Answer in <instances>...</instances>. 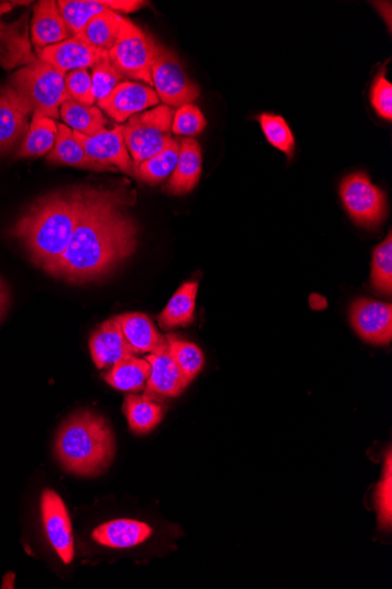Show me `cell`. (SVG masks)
I'll use <instances>...</instances> for the list:
<instances>
[{"label": "cell", "mask_w": 392, "mask_h": 589, "mask_svg": "<svg viewBox=\"0 0 392 589\" xmlns=\"http://www.w3.org/2000/svg\"><path fill=\"white\" fill-rule=\"evenodd\" d=\"M261 129L271 142V146L292 158L295 149V139L286 120L280 116L261 115L259 117Z\"/></svg>", "instance_id": "cell-33"}, {"label": "cell", "mask_w": 392, "mask_h": 589, "mask_svg": "<svg viewBox=\"0 0 392 589\" xmlns=\"http://www.w3.org/2000/svg\"><path fill=\"white\" fill-rule=\"evenodd\" d=\"M9 306V292L2 280H0V318H2Z\"/></svg>", "instance_id": "cell-40"}, {"label": "cell", "mask_w": 392, "mask_h": 589, "mask_svg": "<svg viewBox=\"0 0 392 589\" xmlns=\"http://www.w3.org/2000/svg\"><path fill=\"white\" fill-rule=\"evenodd\" d=\"M57 6L70 38H78L92 18L107 10L102 0H59Z\"/></svg>", "instance_id": "cell-30"}, {"label": "cell", "mask_w": 392, "mask_h": 589, "mask_svg": "<svg viewBox=\"0 0 392 589\" xmlns=\"http://www.w3.org/2000/svg\"><path fill=\"white\" fill-rule=\"evenodd\" d=\"M342 202L356 224L378 226L386 214L384 193L372 185L366 173L358 172L345 178L340 188Z\"/></svg>", "instance_id": "cell-8"}, {"label": "cell", "mask_w": 392, "mask_h": 589, "mask_svg": "<svg viewBox=\"0 0 392 589\" xmlns=\"http://www.w3.org/2000/svg\"><path fill=\"white\" fill-rule=\"evenodd\" d=\"M156 45L150 34L123 18L119 40L109 52V61L122 77L144 82L152 87Z\"/></svg>", "instance_id": "cell-6"}, {"label": "cell", "mask_w": 392, "mask_h": 589, "mask_svg": "<svg viewBox=\"0 0 392 589\" xmlns=\"http://www.w3.org/2000/svg\"><path fill=\"white\" fill-rule=\"evenodd\" d=\"M150 374V363L146 360H139L135 355H131L115 364L105 374L104 379L116 389L140 392L145 389Z\"/></svg>", "instance_id": "cell-25"}, {"label": "cell", "mask_w": 392, "mask_h": 589, "mask_svg": "<svg viewBox=\"0 0 392 589\" xmlns=\"http://www.w3.org/2000/svg\"><path fill=\"white\" fill-rule=\"evenodd\" d=\"M153 529L145 523L131 520H118L97 527L92 537L102 546L111 548H131L145 543Z\"/></svg>", "instance_id": "cell-21"}, {"label": "cell", "mask_w": 392, "mask_h": 589, "mask_svg": "<svg viewBox=\"0 0 392 589\" xmlns=\"http://www.w3.org/2000/svg\"><path fill=\"white\" fill-rule=\"evenodd\" d=\"M123 17L110 9L99 13L78 35L86 44L109 53L119 40Z\"/></svg>", "instance_id": "cell-24"}, {"label": "cell", "mask_w": 392, "mask_h": 589, "mask_svg": "<svg viewBox=\"0 0 392 589\" xmlns=\"http://www.w3.org/2000/svg\"><path fill=\"white\" fill-rule=\"evenodd\" d=\"M91 78L92 94L97 103L109 97L116 90V87L123 82V77L110 63L109 58H106L94 68Z\"/></svg>", "instance_id": "cell-35"}, {"label": "cell", "mask_w": 392, "mask_h": 589, "mask_svg": "<svg viewBox=\"0 0 392 589\" xmlns=\"http://www.w3.org/2000/svg\"><path fill=\"white\" fill-rule=\"evenodd\" d=\"M159 100L151 86L122 82L109 97L98 101V107L117 122L123 124L132 116L157 106Z\"/></svg>", "instance_id": "cell-13"}, {"label": "cell", "mask_w": 392, "mask_h": 589, "mask_svg": "<svg viewBox=\"0 0 392 589\" xmlns=\"http://www.w3.org/2000/svg\"><path fill=\"white\" fill-rule=\"evenodd\" d=\"M166 339L172 358L184 374V377L192 383L205 364L202 350L192 343L182 341L181 338L174 334H167Z\"/></svg>", "instance_id": "cell-31"}, {"label": "cell", "mask_w": 392, "mask_h": 589, "mask_svg": "<svg viewBox=\"0 0 392 589\" xmlns=\"http://www.w3.org/2000/svg\"><path fill=\"white\" fill-rule=\"evenodd\" d=\"M202 169L203 158L199 142L192 138L183 139L179 158L166 185V192L174 195L189 193L198 184Z\"/></svg>", "instance_id": "cell-20"}, {"label": "cell", "mask_w": 392, "mask_h": 589, "mask_svg": "<svg viewBox=\"0 0 392 589\" xmlns=\"http://www.w3.org/2000/svg\"><path fill=\"white\" fill-rule=\"evenodd\" d=\"M174 115L172 107L157 105L154 109L132 116L121 124L124 144L135 169L166 147L172 138Z\"/></svg>", "instance_id": "cell-5"}, {"label": "cell", "mask_w": 392, "mask_h": 589, "mask_svg": "<svg viewBox=\"0 0 392 589\" xmlns=\"http://www.w3.org/2000/svg\"><path fill=\"white\" fill-rule=\"evenodd\" d=\"M104 6L115 12L131 13L140 10L145 6L144 2H137V0H102Z\"/></svg>", "instance_id": "cell-39"}, {"label": "cell", "mask_w": 392, "mask_h": 589, "mask_svg": "<svg viewBox=\"0 0 392 589\" xmlns=\"http://www.w3.org/2000/svg\"><path fill=\"white\" fill-rule=\"evenodd\" d=\"M31 114V107L11 86L0 88V153L26 136Z\"/></svg>", "instance_id": "cell-15"}, {"label": "cell", "mask_w": 392, "mask_h": 589, "mask_svg": "<svg viewBox=\"0 0 392 589\" xmlns=\"http://www.w3.org/2000/svg\"><path fill=\"white\" fill-rule=\"evenodd\" d=\"M65 84L70 99L87 106L95 105L92 78L87 69H77L66 74Z\"/></svg>", "instance_id": "cell-37"}, {"label": "cell", "mask_w": 392, "mask_h": 589, "mask_svg": "<svg viewBox=\"0 0 392 589\" xmlns=\"http://www.w3.org/2000/svg\"><path fill=\"white\" fill-rule=\"evenodd\" d=\"M65 76L56 67L39 60L18 69L10 86L28 103L33 114L58 119L63 104L73 100L67 93Z\"/></svg>", "instance_id": "cell-4"}, {"label": "cell", "mask_w": 392, "mask_h": 589, "mask_svg": "<svg viewBox=\"0 0 392 589\" xmlns=\"http://www.w3.org/2000/svg\"><path fill=\"white\" fill-rule=\"evenodd\" d=\"M31 39L35 51L70 39L57 2L43 0L35 6L31 22Z\"/></svg>", "instance_id": "cell-18"}, {"label": "cell", "mask_w": 392, "mask_h": 589, "mask_svg": "<svg viewBox=\"0 0 392 589\" xmlns=\"http://www.w3.org/2000/svg\"><path fill=\"white\" fill-rule=\"evenodd\" d=\"M129 344L140 353H162L168 349L166 335L157 332L152 320L144 313H128L116 317Z\"/></svg>", "instance_id": "cell-19"}, {"label": "cell", "mask_w": 392, "mask_h": 589, "mask_svg": "<svg viewBox=\"0 0 392 589\" xmlns=\"http://www.w3.org/2000/svg\"><path fill=\"white\" fill-rule=\"evenodd\" d=\"M146 361L151 365V374L145 387V395L151 399L174 398L181 396L190 384L175 364L170 350L149 354Z\"/></svg>", "instance_id": "cell-16"}, {"label": "cell", "mask_w": 392, "mask_h": 589, "mask_svg": "<svg viewBox=\"0 0 392 589\" xmlns=\"http://www.w3.org/2000/svg\"><path fill=\"white\" fill-rule=\"evenodd\" d=\"M207 121L198 107L188 104L182 106L174 115L172 131L176 136L193 137L202 133Z\"/></svg>", "instance_id": "cell-36"}, {"label": "cell", "mask_w": 392, "mask_h": 589, "mask_svg": "<svg viewBox=\"0 0 392 589\" xmlns=\"http://www.w3.org/2000/svg\"><path fill=\"white\" fill-rule=\"evenodd\" d=\"M61 117L66 127L80 135L92 137L106 129L107 120L97 106H87L70 100L61 107Z\"/></svg>", "instance_id": "cell-28"}, {"label": "cell", "mask_w": 392, "mask_h": 589, "mask_svg": "<svg viewBox=\"0 0 392 589\" xmlns=\"http://www.w3.org/2000/svg\"><path fill=\"white\" fill-rule=\"evenodd\" d=\"M122 413L127 416L131 430L139 436L153 431L164 418L163 406L146 396L127 397Z\"/></svg>", "instance_id": "cell-26"}, {"label": "cell", "mask_w": 392, "mask_h": 589, "mask_svg": "<svg viewBox=\"0 0 392 589\" xmlns=\"http://www.w3.org/2000/svg\"><path fill=\"white\" fill-rule=\"evenodd\" d=\"M86 188L48 194L32 204L11 228L26 247L31 260L47 274L73 239L79 222Z\"/></svg>", "instance_id": "cell-2"}, {"label": "cell", "mask_w": 392, "mask_h": 589, "mask_svg": "<svg viewBox=\"0 0 392 589\" xmlns=\"http://www.w3.org/2000/svg\"><path fill=\"white\" fill-rule=\"evenodd\" d=\"M371 283L381 294L386 297L392 292V235L375 248L372 256Z\"/></svg>", "instance_id": "cell-32"}, {"label": "cell", "mask_w": 392, "mask_h": 589, "mask_svg": "<svg viewBox=\"0 0 392 589\" xmlns=\"http://www.w3.org/2000/svg\"><path fill=\"white\" fill-rule=\"evenodd\" d=\"M23 2H0V64L7 69L23 65H31L39 61L31 50L29 42L28 17L7 24L3 17L17 7L26 6Z\"/></svg>", "instance_id": "cell-10"}, {"label": "cell", "mask_w": 392, "mask_h": 589, "mask_svg": "<svg viewBox=\"0 0 392 589\" xmlns=\"http://www.w3.org/2000/svg\"><path fill=\"white\" fill-rule=\"evenodd\" d=\"M88 157L97 163L115 168L123 173L137 176V169L130 152L124 144L122 125H117L113 130H104L92 137H87L74 131Z\"/></svg>", "instance_id": "cell-11"}, {"label": "cell", "mask_w": 392, "mask_h": 589, "mask_svg": "<svg viewBox=\"0 0 392 589\" xmlns=\"http://www.w3.org/2000/svg\"><path fill=\"white\" fill-rule=\"evenodd\" d=\"M375 506L378 510L380 527L385 531L391 529L392 524V457L389 450L385 462L383 478L375 491Z\"/></svg>", "instance_id": "cell-34"}, {"label": "cell", "mask_w": 392, "mask_h": 589, "mask_svg": "<svg viewBox=\"0 0 392 589\" xmlns=\"http://www.w3.org/2000/svg\"><path fill=\"white\" fill-rule=\"evenodd\" d=\"M199 283L189 281L175 292L166 309L159 317V325L164 331L177 328H186L194 321L196 294Z\"/></svg>", "instance_id": "cell-23"}, {"label": "cell", "mask_w": 392, "mask_h": 589, "mask_svg": "<svg viewBox=\"0 0 392 589\" xmlns=\"http://www.w3.org/2000/svg\"><path fill=\"white\" fill-rule=\"evenodd\" d=\"M55 453L68 473L85 478L100 475L116 456L112 428L92 410H78L59 427Z\"/></svg>", "instance_id": "cell-3"}, {"label": "cell", "mask_w": 392, "mask_h": 589, "mask_svg": "<svg viewBox=\"0 0 392 589\" xmlns=\"http://www.w3.org/2000/svg\"><path fill=\"white\" fill-rule=\"evenodd\" d=\"M152 81L160 100L170 107H182L199 98V87L193 83L175 53L157 44L152 65Z\"/></svg>", "instance_id": "cell-7"}, {"label": "cell", "mask_w": 392, "mask_h": 589, "mask_svg": "<svg viewBox=\"0 0 392 589\" xmlns=\"http://www.w3.org/2000/svg\"><path fill=\"white\" fill-rule=\"evenodd\" d=\"M179 142L171 138L162 151L145 160L144 163H141L137 168V178L152 185L163 182L173 173L177 164V158H179Z\"/></svg>", "instance_id": "cell-29"}, {"label": "cell", "mask_w": 392, "mask_h": 589, "mask_svg": "<svg viewBox=\"0 0 392 589\" xmlns=\"http://www.w3.org/2000/svg\"><path fill=\"white\" fill-rule=\"evenodd\" d=\"M133 203V191L86 188L73 239L48 274L70 282H87L116 270L135 251L137 226L124 211Z\"/></svg>", "instance_id": "cell-1"}, {"label": "cell", "mask_w": 392, "mask_h": 589, "mask_svg": "<svg viewBox=\"0 0 392 589\" xmlns=\"http://www.w3.org/2000/svg\"><path fill=\"white\" fill-rule=\"evenodd\" d=\"M373 109L383 119H392V84L385 77V71L373 81L370 94Z\"/></svg>", "instance_id": "cell-38"}, {"label": "cell", "mask_w": 392, "mask_h": 589, "mask_svg": "<svg viewBox=\"0 0 392 589\" xmlns=\"http://www.w3.org/2000/svg\"><path fill=\"white\" fill-rule=\"evenodd\" d=\"M90 352L98 368L115 365L118 362L137 355L135 350L124 338L117 318L106 320L90 338Z\"/></svg>", "instance_id": "cell-17"}, {"label": "cell", "mask_w": 392, "mask_h": 589, "mask_svg": "<svg viewBox=\"0 0 392 589\" xmlns=\"http://www.w3.org/2000/svg\"><path fill=\"white\" fill-rule=\"evenodd\" d=\"M57 137L58 124L55 119L34 113L18 157L33 158L50 153L56 146Z\"/></svg>", "instance_id": "cell-27"}, {"label": "cell", "mask_w": 392, "mask_h": 589, "mask_svg": "<svg viewBox=\"0 0 392 589\" xmlns=\"http://www.w3.org/2000/svg\"><path fill=\"white\" fill-rule=\"evenodd\" d=\"M42 520L46 537L64 564L75 558L73 525L63 499L52 490H45L41 500Z\"/></svg>", "instance_id": "cell-9"}, {"label": "cell", "mask_w": 392, "mask_h": 589, "mask_svg": "<svg viewBox=\"0 0 392 589\" xmlns=\"http://www.w3.org/2000/svg\"><path fill=\"white\" fill-rule=\"evenodd\" d=\"M2 588H14V575L9 574L2 583Z\"/></svg>", "instance_id": "cell-41"}, {"label": "cell", "mask_w": 392, "mask_h": 589, "mask_svg": "<svg viewBox=\"0 0 392 589\" xmlns=\"http://www.w3.org/2000/svg\"><path fill=\"white\" fill-rule=\"evenodd\" d=\"M37 58L66 75L77 69L95 68L109 58V53L86 44L79 38H70L59 44L37 51Z\"/></svg>", "instance_id": "cell-14"}, {"label": "cell", "mask_w": 392, "mask_h": 589, "mask_svg": "<svg viewBox=\"0 0 392 589\" xmlns=\"http://www.w3.org/2000/svg\"><path fill=\"white\" fill-rule=\"evenodd\" d=\"M350 321L356 333L373 345H388L392 339L391 303L361 298L352 303Z\"/></svg>", "instance_id": "cell-12"}, {"label": "cell", "mask_w": 392, "mask_h": 589, "mask_svg": "<svg viewBox=\"0 0 392 589\" xmlns=\"http://www.w3.org/2000/svg\"><path fill=\"white\" fill-rule=\"evenodd\" d=\"M47 160L52 164L74 167L96 172H116L117 169L96 162L87 156L74 131L66 125L58 124V137L55 148L48 153Z\"/></svg>", "instance_id": "cell-22"}]
</instances>
